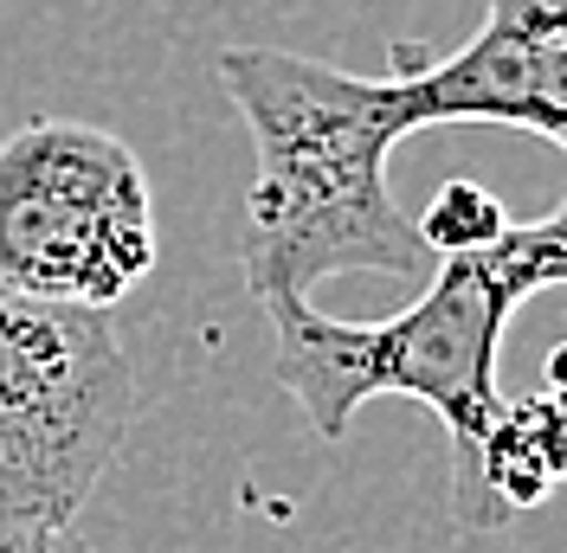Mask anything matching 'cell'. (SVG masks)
<instances>
[{
	"label": "cell",
	"instance_id": "obj_6",
	"mask_svg": "<svg viewBox=\"0 0 567 553\" xmlns=\"http://www.w3.org/2000/svg\"><path fill=\"white\" fill-rule=\"evenodd\" d=\"M567 483V386H548L523 406H503L491 445L477 457V489H484V528L509 521L548 502Z\"/></svg>",
	"mask_w": 567,
	"mask_h": 553
},
{
	"label": "cell",
	"instance_id": "obj_5",
	"mask_svg": "<svg viewBox=\"0 0 567 553\" xmlns=\"http://www.w3.org/2000/svg\"><path fill=\"white\" fill-rule=\"evenodd\" d=\"M413 129L503 123L567 155V0H491L452 59L400 71Z\"/></svg>",
	"mask_w": 567,
	"mask_h": 553
},
{
	"label": "cell",
	"instance_id": "obj_1",
	"mask_svg": "<svg viewBox=\"0 0 567 553\" xmlns=\"http://www.w3.org/2000/svg\"><path fill=\"white\" fill-rule=\"evenodd\" d=\"M219 84L258 148L239 232V271L258 303L310 296L322 276L349 271L406 283L439 271L388 187V155L413 136L400 77H361L278 45H226Z\"/></svg>",
	"mask_w": 567,
	"mask_h": 553
},
{
	"label": "cell",
	"instance_id": "obj_2",
	"mask_svg": "<svg viewBox=\"0 0 567 553\" xmlns=\"http://www.w3.org/2000/svg\"><path fill=\"white\" fill-rule=\"evenodd\" d=\"M523 303L529 296L509 276L503 251L484 244V251L439 258L425 290L388 322H342V315H322L310 296H265L258 310L271 315V335H278L271 374L303 406L317 438L336 445L368 399H388V393L420 399L452 438V521L464 534H491L477 457L509 406L496 393V354Z\"/></svg>",
	"mask_w": 567,
	"mask_h": 553
},
{
	"label": "cell",
	"instance_id": "obj_7",
	"mask_svg": "<svg viewBox=\"0 0 567 553\" xmlns=\"http://www.w3.org/2000/svg\"><path fill=\"white\" fill-rule=\"evenodd\" d=\"M413 226H420V239H425L432 258H458V251H484V244L503 239V232H509V212H503V200H496L491 187H477V180H445Z\"/></svg>",
	"mask_w": 567,
	"mask_h": 553
},
{
	"label": "cell",
	"instance_id": "obj_3",
	"mask_svg": "<svg viewBox=\"0 0 567 553\" xmlns=\"http://www.w3.org/2000/svg\"><path fill=\"white\" fill-rule=\"evenodd\" d=\"M136 418L110 310L0 290V534H65Z\"/></svg>",
	"mask_w": 567,
	"mask_h": 553
},
{
	"label": "cell",
	"instance_id": "obj_4",
	"mask_svg": "<svg viewBox=\"0 0 567 553\" xmlns=\"http://www.w3.org/2000/svg\"><path fill=\"white\" fill-rule=\"evenodd\" d=\"M155 251V194L123 136L52 116L0 142V290L110 310Z\"/></svg>",
	"mask_w": 567,
	"mask_h": 553
},
{
	"label": "cell",
	"instance_id": "obj_8",
	"mask_svg": "<svg viewBox=\"0 0 567 553\" xmlns=\"http://www.w3.org/2000/svg\"><path fill=\"white\" fill-rule=\"evenodd\" d=\"M496 251H503L509 276L523 283V296H535V290H567V194L555 212H542L529 226H509L496 239Z\"/></svg>",
	"mask_w": 567,
	"mask_h": 553
},
{
	"label": "cell",
	"instance_id": "obj_9",
	"mask_svg": "<svg viewBox=\"0 0 567 553\" xmlns=\"http://www.w3.org/2000/svg\"><path fill=\"white\" fill-rule=\"evenodd\" d=\"M0 553H91L78 534H0Z\"/></svg>",
	"mask_w": 567,
	"mask_h": 553
}]
</instances>
